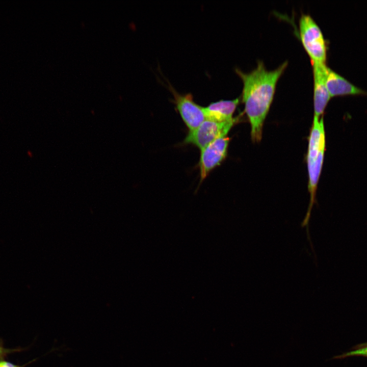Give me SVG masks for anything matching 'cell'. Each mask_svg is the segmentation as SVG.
<instances>
[{"instance_id":"1","label":"cell","mask_w":367,"mask_h":367,"mask_svg":"<svg viewBox=\"0 0 367 367\" xmlns=\"http://www.w3.org/2000/svg\"><path fill=\"white\" fill-rule=\"evenodd\" d=\"M287 65L288 62L285 61L277 68L269 70L263 61H258L257 66L249 72L235 69L243 84L242 100L254 142L261 139L263 124L273 100L278 81Z\"/></svg>"},{"instance_id":"2","label":"cell","mask_w":367,"mask_h":367,"mask_svg":"<svg viewBox=\"0 0 367 367\" xmlns=\"http://www.w3.org/2000/svg\"><path fill=\"white\" fill-rule=\"evenodd\" d=\"M299 37L311 63H326L327 45L322 32L308 14H303L299 21Z\"/></svg>"},{"instance_id":"3","label":"cell","mask_w":367,"mask_h":367,"mask_svg":"<svg viewBox=\"0 0 367 367\" xmlns=\"http://www.w3.org/2000/svg\"><path fill=\"white\" fill-rule=\"evenodd\" d=\"M235 122V119L224 122L206 119L196 129L189 131L184 143L194 145L201 150L217 139L226 137Z\"/></svg>"},{"instance_id":"4","label":"cell","mask_w":367,"mask_h":367,"mask_svg":"<svg viewBox=\"0 0 367 367\" xmlns=\"http://www.w3.org/2000/svg\"><path fill=\"white\" fill-rule=\"evenodd\" d=\"M168 87L173 96L176 109L189 131L196 129L206 120L204 107L194 101L192 94H180L170 84Z\"/></svg>"},{"instance_id":"5","label":"cell","mask_w":367,"mask_h":367,"mask_svg":"<svg viewBox=\"0 0 367 367\" xmlns=\"http://www.w3.org/2000/svg\"><path fill=\"white\" fill-rule=\"evenodd\" d=\"M229 144V138L224 137L217 139L201 150L199 168L202 180L225 158Z\"/></svg>"},{"instance_id":"6","label":"cell","mask_w":367,"mask_h":367,"mask_svg":"<svg viewBox=\"0 0 367 367\" xmlns=\"http://www.w3.org/2000/svg\"><path fill=\"white\" fill-rule=\"evenodd\" d=\"M313 77L314 117L320 118L331 98L325 79L328 68L326 63H311Z\"/></svg>"},{"instance_id":"7","label":"cell","mask_w":367,"mask_h":367,"mask_svg":"<svg viewBox=\"0 0 367 367\" xmlns=\"http://www.w3.org/2000/svg\"><path fill=\"white\" fill-rule=\"evenodd\" d=\"M325 82L331 97L350 94L367 95L366 91L356 87L328 67Z\"/></svg>"},{"instance_id":"8","label":"cell","mask_w":367,"mask_h":367,"mask_svg":"<svg viewBox=\"0 0 367 367\" xmlns=\"http://www.w3.org/2000/svg\"><path fill=\"white\" fill-rule=\"evenodd\" d=\"M240 99L221 100L212 102L204 107L206 119L218 122H224L234 120L233 114L239 103Z\"/></svg>"},{"instance_id":"9","label":"cell","mask_w":367,"mask_h":367,"mask_svg":"<svg viewBox=\"0 0 367 367\" xmlns=\"http://www.w3.org/2000/svg\"><path fill=\"white\" fill-rule=\"evenodd\" d=\"M354 356H361L367 357V345L364 347H360L356 350L348 352L339 356H335L333 357V358L342 359Z\"/></svg>"},{"instance_id":"10","label":"cell","mask_w":367,"mask_h":367,"mask_svg":"<svg viewBox=\"0 0 367 367\" xmlns=\"http://www.w3.org/2000/svg\"><path fill=\"white\" fill-rule=\"evenodd\" d=\"M17 349H10L3 347L0 345V361L3 360V359L9 354L19 351Z\"/></svg>"},{"instance_id":"11","label":"cell","mask_w":367,"mask_h":367,"mask_svg":"<svg viewBox=\"0 0 367 367\" xmlns=\"http://www.w3.org/2000/svg\"><path fill=\"white\" fill-rule=\"evenodd\" d=\"M0 367H22L5 360L0 361Z\"/></svg>"}]
</instances>
